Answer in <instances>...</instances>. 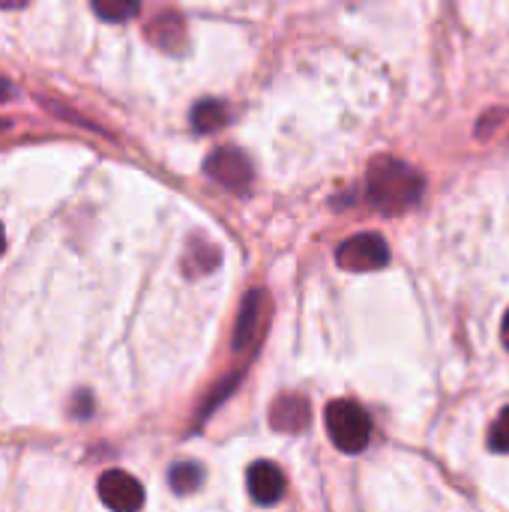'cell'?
<instances>
[{
	"label": "cell",
	"mask_w": 509,
	"mask_h": 512,
	"mask_svg": "<svg viewBox=\"0 0 509 512\" xmlns=\"http://www.w3.org/2000/svg\"><path fill=\"white\" fill-rule=\"evenodd\" d=\"M324 423H327V435L336 444V450L354 456V453H363L369 447L372 420L357 402H351V399L330 402L324 411Z\"/></svg>",
	"instance_id": "2"
},
{
	"label": "cell",
	"mask_w": 509,
	"mask_h": 512,
	"mask_svg": "<svg viewBox=\"0 0 509 512\" xmlns=\"http://www.w3.org/2000/svg\"><path fill=\"white\" fill-rule=\"evenodd\" d=\"M90 6L102 21H129L138 12L141 0H90Z\"/></svg>",
	"instance_id": "11"
},
{
	"label": "cell",
	"mask_w": 509,
	"mask_h": 512,
	"mask_svg": "<svg viewBox=\"0 0 509 512\" xmlns=\"http://www.w3.org/2000/svg\"><path fill=\"white\" fill-rule=\"evenodd\" d=\"M501 339H504V345H507V351H509V312H507V318H504V327H501Z\"/></svg>",
	"instance_id": "16"
},
{
	"label": "cell",
	"mask_w": 509,
	"mask_h": 512,
	"mask_svg": "<svg viewBox=\"0 0 509 512\" xmlns=\"http://www.w3.org/2000/svg\"><path fill=\"white\" fill-rule=\"evenodd\" d=\"M369 198L378 210L384 213H405L408 207H414L426 189L423 174L417 168H411L402 159H378L369 168V180H366Z\"/></svg>",
	"instance_id": "1"
},
{
	"label": "cell",
	"mask_w": 509,
	"mask_h": 512,
	"mask_svg": "<svg viewBox=\"0 0 509 512\" xmlns=\"http://www.w3.org/2000/svg\"><path fill=\"white\" fill-rule=\"evenodd\" d=\"M489 447L495 453H509V408L498 414V420L489 429Z\"/></svg>",
	"instance_id": "13"
},
{
	"label": "cell",
	"mask_w": 509,
	"mask_h": 512,
	"mask_svg": "<svg viewBox=\"0 0 509 512\" xmlns=\"http://www.w3.org/2000/svg\"><path fill=\"white\" fill-rule=\"evenodd\" d=\"M189 120H192V126L198 129V132H216V129H222L228 120H231V111H228V105L225 102H216V99H201L195 108H192V114H189Z\"/></svg>",
	"instance_id": "10"
},
{
	"label": "cell",
	"mask_w": 509,
	"mask_h": 512,
	"mask_svg": "<svg viewBox=\"0 0 509 512\" xmlns=\"http://www.w3.org/2000/svg\"><path fill=\"white\" fill-rule=\"evenodd\" d=\"M99 501L108 510L132 512L141 510L144 504V489L135 477H129L126 471H105L99 477Z\"/></svg>",
	"instance_id": "5"
},
{
	"label": "cell",
	"mask_w": 509,
	"mask_h": 512,
	"mask_svg": "<svg viewBox=\"0 0 509 512\" xmlns=\"http://www.w3.org/2000/svg\"><path fill=\"white\" fill-rule=\"evenodd\" d=\"M261 318H264V294L255 291V294H249V300H246V306L240 312V324H237V336H234V348L237 351H243L258 336Z\"/></svg>",
	"instance_id": "9"
},
{
	"label": "cell",
	"mask_w": 509,
	"mask_h": 512,
	"mask_svg": "<svg viewBox=\"0 0 509 512\" xmlns=\"http://www.w3.org/2000/svg\"><path fill=\"white\" fill-rule=\"evenodd\" d=\"M24 3H30V0H0V9H18Z\"/></svg>",
	"instance_id": "14"
},
{
	"label": "cell",
	"mask_w": 509,
	"mask_h": 512,
	"mask_svg": "<svg viewBox=\"0 0 509 512\" xmlns=\"http://www.w3.org/2000/svg\"><path fill=\"white\" fill-rule=\"evenodd\" d=\"M204 171H207L219 186H225V189H231V192H246V189L252 186V177H255L252 162H249L240 150H234V147H219V150H213V153L207 156V162H204Z\"/></svg>",
	"instance_id": "4"
},
{
	"label": "cell",
	"mask_w": 509,
	"mask_h": 512,
	"mask_svg": "<svg viewBox=\"0 0 509 512\" xmlns=\"http://www.w3.org/2000/svg\"><path fill=\"white\" fill-rule=\"evenodd\" d=\"M201 480H204V474H201V468H198V465H192V462L174 465V468H171V474H168V483H171V489H174L177 495H189V492H195V489L201 486Z\"/></svg>",
	"instance_id": "12"
},
{
	"label": "cell",
	"mask_w": 509,
	"mask_h": 512,
	"mask_svg": "<svg viewBox=\"0 0 509 512\" xmlns=\"http://www.w3.org/2000/svg\"><path fill=\"white\" fill-rule=\"evenodd\" d=\"M6 96H12V84L6 78H0V99H6Z\"/></svg>",
	"instance_id": "15"
},
{
	"label": "cell",
	"mask_w": 509,
	"mask_h": 512,
	"mask_svg": "<svg viewBox=\"0 0 509 512\" xmlns=\"http://www.w3.org/2000/svg\"><path fill=\"white\" fill-rule=\"evenodd\" d=\"M249 495L261 507H273L285 498V474L270 462H255L246 474Z\"/></svg>",
	"instance_id": "6"
},
{
	"label": "cell",
	"mask_w": 509,
	"mask_h": 512,
	"mask_svg": "<svg viewBox=\"0 0 509 512\" xmlns=\"http://www.w3.org/2000/svg\"><path fill=\"white\" fill-rule=\"evenodd\" d=\"M312 420V411H309V402L303 396H282L276 399L273 411H270V423L276 432H303Z\"/></svg>",
	"instance_id": "7"
},
{
	"label": "cell",
	"mask_w": 509,
	"mask_h": 512,
	"mask_svg": "<svg viewBox=\"0 0 509 512\" xmlns=\"http://www.w3.org/2000/svg\"><path fill=\"white\" fill-rule=\"evenodd\" d=\"M3 249H6V234H3V225H0V255H3Z\"/></svg>",
	"instance_id": "17"
},
{
	"label": "cell",
	"mask_w": 509,
	"mask_h": 512,
	"mask_svg": "<svg viewBox=\"0 0 509 512\" xmlns=\"http://www.w3.org/2000/svg\"><path fill=\"white\" fill-rule=\"evenodd\" d=\"M147 36L153 45H159L162 51H180L183 42H186V27L177 15H159L150 27H147Z\"/></svg>",
	"instance_id": "8"
},
{
	"label": "cell",
	"mask_w": 509,
	"mask_h": 512,
	"mask_svg": "<svg viewBox=\"0 0 509 512\" xmlns=\"http://www.w3.org/2000/svg\"><path fill=\"white\" fill-rule=\"evenodd\" d=\"M336 264L351 273H372L390 264V246L381 234H357L336 249Z\"/></svg>",
	"instance_id": "3"
}]
</instances>
